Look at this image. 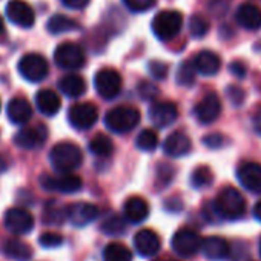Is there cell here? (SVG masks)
Returning a JSON list of instances; mask_svg holds the SVG:
<instances>
[{
  "instance_id": "cell-1",
  "label": "cell",
  "mask_w": 261,
  "mask_h": 261,
  "mask_svg": "<svg viewBox=\"0 0 261 261\" xmlns=\"http://www.w3.org/2000/svg\"><path fill=\"white\" fill-rule=\"evenodd\" d=\"M214 211L220 218L235 221L244 215L246 200L238 189L227 186L218 192V195L214 201Z\"/></svg>"
},
{
  "instance_id": "cell-2",
  "label": "cell",
  "mask_w": 261,
  "mask_h": 261,
  "mask_svg": "<svg viewBox=\"0 0 261 261\" xmlns=\"http://www.w3.org/2000/svg\"><path fill=\"white\" fill-rule=\"evenodd\" d=\"M49 162L59 174H71L75 171L82 162L83 154L82 149L72 142H60L49 152Z\"/></svg>"
},
{
  "instance_id": "cell-3",
  "label": "cell",
  "mask_w": 261,
  "mask_h": 261,
  "mask_svg": "<svg viewBox=\"0 0 261 261\" xmlns=\"http://www.w3.org/2000/svg\"><path fill=\"white\" fill-rule=\"evenodd\" d=\"M140 123V111L134 106H117L105 115V124L115 134L130 133Z\"/></svg>"
},
{
  "instance_id": "cell-4",
  "label": "cell",
  "mask_w": 261,
  "mask_h": 261,
  "mask_svg": "<svg viewBox=\"0 0 261 261\" xmlns=\"http://www.w3.org/2000/svg\"><path fill=\"white\" fill-rule=\"evenodd\" d=\"M183 27V16L178 11H160L152 20V33L162 42H169L178 36Z\"/></svg>"
},
{
  "instance_id": "cell-5",
  "label": "cell",
  "mask_w": 261,
  "mask_h": 261,
  "mask_svg": "<svg viewBox=\"0 0 261 261\" xmlns=\"http://www.w3.org/2000/svg\"><path fill=\"white\" fill-rule=\"evenodd\" d=\"M54 62L62 69L75 71L85 66L86 56L80 45L74 42H63L54 51Z\"/></svg>"
},
{
  "instance_id": "cell-6",
  "label": "cell",
  "mask_w": 261,
  "mask_h": 261,
  "mask_svg": "<svg viewBox=\"0 0 261 261\" xmlns=\"http://www.w3.org/2000/svg\"><path fill=\"white\" fill-rule=\"evenodd\" d=\"M17 68H19L20 75L31 83H39V82L45 80L49 72V65H48L46 59L36 53L25 54L19 60Z\"/></svg>"
},
{
  "instance_id": "cell-7",
  "label": "cell",
  "mask_w": 261,
  "mask_h": 261,
  "mask_svg": "<svg viewBox=\"0 0 261 261\" xmlns=\"http://www.w3.org/2000/svg\"><path fill=\"white\" fill-rule=\"evenodd\" d=\"M94 86L97 94L105 100H114L120 92L123 86V80L118 71L112 68H103L100 69L94 77Z\"/></svg>"
},
{
  "instance_id": "cell-8",
  "label": "cell",
  "mask_w": 261,
  "mask_h": 261,
  "mask_svg": "<svg viewBox=\"0 0 261 261\" xmlns=\"http://www.w3.org/2000/svg\"><path fill=\"white\" fill-rule=\"evenodd\" d=\"M82 178L75 174H45L40 177V186L45 191L60 192V194H75L82 189Z\"/></svg>"
},
{
  "instance_id": "cell-9",
  "label": "cell",
  "mask_w": 261,
  "mask_h": 261,
  "mask_svg": "<svg viewBox=\"0 0 261 261\" xmlns=\"http://www.w3.org/2000/svg\"><path fill=\"white\" fill-rule=\"evenodd\" d=\"M201 243H203V240L198 235V232H195L194 229H189V227H183V229L177 230L171 241L174 252L183 258L195 255L201 249Z\"/></svg>"
},
{
  "instance_id": "cell-10",
  "label": "cell",
  "mask_w": 261,
  "mask_h": 261,
  "mask_svg": "<svg viewBox=\"0 0 261 261\" xmlns=\"http://www.w3.org/2000/svg\"><path fill=\"white\" fill-rule=\"evenodd\" d=\"M48 140V127L43 123H39L36 126H25L14 136V143L20 149H37L45 145Z\"/></svg>"
},
{
  "instance_id": "cell-11",
  "label": "cell",
  "mask_w": 261,
  "mask_h": 261,
  "mask_svg": "<svg viewBox=\"0 0 261 261\" xmlns=\"http://www.w3.org/2000/svg\"><path fill=\"white\" fill-rule=\"evenodd\" d=\"M68 120L71 126L75 129H80V130L89 129L98 120V109L94 103H89V101L75 103L68 111Z\"/></svg>"
},
{
  "instance_id": "cell-12",
  "label": "cell",
  "mask_w": 261,
  "mask_h": 261,
  "mask_svg": "<svg viewBox=\"0 0 261 261\" xmlns=\"http://www.w3.org/2000/svg\"><path fill=\"white\" fill-rule=\"evenodd\" d=\"M98 207L92 203L77 201L65 207V218L75 227H85L98 218Z\"/></svg>"
},
{
  "instance_id": "cell-13",
  "label": "cell",
  "mask_w": 261,
  "mask_h": 261,
  "mask_svg": "<svg viewBox=\"0 0 261 261\" xmlns=\"http://www.w3.org/2000/svg\"><path fill=\"white\" fill-rule=\"evenodd\" d=\"M5 227L14 235H25L34 229V217L23 207H11L5 212Z\"/></svg>"
},
{
  "instance_id": "cell-14",
  "label": "cell",
  "mask_w": 261,
  "mask_h": 261,
  "mask_svg": "<svg viewBox=\"0 0 261 261\" xmlns=\"http://www.w3.org/2000/svg\"><path fill=\"white\" fill-rule=\"evenodd\" d=\"M221 114V100L215 92L206 94L194 108V115L201 124L214 123Z\"/></svg>"
},
{
  "instance_id": "cell-15",
  "label": "cell",
  "mask_w": 261,
  "mask_h": 261,
  "mask_svg": "<svg viewBox=\"0 0 261 261\" xmlns=\"http://www.w3.org/2000/svg\"><path fill=\"white\" fill-rule=\"evenodd\" d=\"M178 118V108L172 101H155L149 108V120L154 126L163 129L174 124Z\"/></svg>"
},
{
  "instance_id": "cell-16",
  "label": "cell",
  "mask_w": 261,
  "mask_h": 261,
  "mask_svg": "<svg viewBox=\"0 0 261 261\" xmlns=\"http://www.w3.org/2000/svg\"><path fill=\"white\" fill-rule=\"evenodd\" d=\"M7 17L20 28H31L36 22L34 10L23 0H11L7 5Z\"/></svg>"
},
{
  "instance_id": "cell-17",
  "label": "cell",
  "mask_w": 261,
  "mask_h": 261,
  "mask_svg": "<svg viewBox=\"0 0 261 261\" xmlns=\"http://www.w3.org/2000/svg\"><path fill=\"white\" fill-rule=\"evenodd\" d=\"M237 178L249 192L261 194V165L255 162L243 163L237 171Z\"/></svg>"
},
{
  "instance_id": "cell-18",
  "label": "cell",
  "mask_w": 261,
  "mask_h": 261,
  "mask_svg": "<svg viewBox=\"0 0 261 261\" xmlns=\"http://www.w3.org/2000/svg\"><path fill=\"white\" fill-rule=\"evenodd\" d=\"M123 217L130 224H140L149 217V204L142 197H129L123 204Z\"/></svg>"
},
{
  "instance_id": "cell-19",
  "label": "cell",
  "mask_w": 261,
  "mask_h": 261,
  "mask_svg": "<svg viewBox=\"0 0 261 261\" xmlns=\"http://www.w3.org/2000/svg\"><path fill=\"white\" fill-rule=\"evenodd\" d=\"M134 246L142 256H154L162 247V240L154 230L142 229L134 237Z\"/></svg>"
},
{
  "instance_id": "cell-20",
  "label": "cell",
  "mask_w": 261,
  "mask_h": 261,
  "mask_svg": "<svg viewBox=\"0 0 261 261\" xmlns=\"http://www.w3.org/2000/svg\"><path fill=\"white\" fill-rule=\"evenodd\" d=\"M237 23L249 31H256L261 28V8L253 4H243L235 13Z\"/></svg>"
},
{
  "instance_id": "cell-21",
  "label": "cell",
  "mask_w": 261,
  "mask_h": 261,
  "mask_svg": "<svg viewBox=\"0 0 261 261\" xmlns=\"http://www.w3.org/2000/svg\"><path fill=\"white\" fill-rule=\"evenodd\" d=\"M191 148H192L191 139L186 134L180 133V130L172 133L163 143L165 154L169 155V157H174V159H178V157H183V155L189 154Z\"/></svg>"
},
{
  "instance_id": "cell-22",
  "label": "cell",
  "mask_w": 261,
  "mask_h": 261,
  "mask_svg": "<svg viewBox=\"0 0 261 261\" xmlns=\"http://www.w3.org/2000/svg\"><path fill=\"white\" fill-rule=\"evenodd\" d=\"M7 115L14 124H27L33 117V108L23 97H14L7 106Z\"/></svg>"
},
{
  "instance_id": "cell-23",
  "label": "cell",
  "mask_w": 261,
  "mask_h": 261,
  "mask_svg": "<svg viewBox=\"0 0 261 261\" xmlns=\"http://www.w3.org/2000/svg\"><path fill=\"white\" fill-rule=\"evenodd\" d=\"M201 250L204 256L211 261H221L230 255L229 243L221 237H207L201 243Z\"/></svg>"
},
{
  "instance_id": "cell-24",
  "label": "cell",
  "mask_w": 261,
  "mask_h": 261,
  "mask_svg": "<svg viewBox=\"0 0 261 261\" xmlns=\"http://www.w3.org/2000/svg\"><path fill=\"white\" fill-rule=\"evenodd\" d=\"M36 106L43 115L54 117L62 108V100L53 89H40L36 94Z\"/></svg>"
},
{
  "instance_id": "cell-25",
  "label": "cell",
  "mask_w": 261,
  "mask_h": 261,
  "mask_svg": "<svg viewBox=\"0 0 261 261\" xmlns=\"http://www.w3.org/2000/svg\"><path fill=\"white\" fill-rule=\"evenodd\" d=\"M192 65H194L197 72L209 77V75H215L220 71L221 59L215 53H212V51H200L195 56Z\"/></svg>"
},
{
  "instance_id": "cell-26",
  "label": "cell",
  "mask_w": 261,
  "mask_h": 261,
  "mask_svg": "<svg viewBox=\"0 0 261 261\" xmlns=\"http://www.w3.org/2000/svg\"><path fill=\"white\" fill-rule=\"evenodd\" d=\"M57 86L66 97H71V98H79L86 92V82L82 75H77V74L63 75L59 80Z\"/></svg>"
},
{
  "instance_id": "cell-27",
  "label": "cell",
  "mask_w": 261,
  "mask_h": 261,
  "mask_svg": "<svg viewBox=\"0 0 261 261\" xmlns=\"http://www.w3.org/2000/svg\"><path fill=\"white\" fill-rule=\"evenodd\" d=\"M4 253L17 261H28L33 256V249L22 240L11 238L4 244Z\"/></svg>"
},
{
  "instance_id": "cell-28",
  "label": "cell",
  "mask_w": 261,
  "mask_h": 261,
  "mask_svg": "<svg viewBox=\"0 0 261 261\" xmlns=\"http://www.w3.org/2000/svg\"><path fill=\"white\" fill-rule=\"evenodd\" d=\"M79 28V23L68 17V16H63V14H54L48 19V23H46V30L48 33L54 34V36H59V34H65V33H69V31H74Z\"/></svg>"
},
{
  "instance_id": "cell-29",
  "label": "cell",
  "mask_w": 261,
  "mask_h": 261,
  "mask_svg": "<svg viewBox=\"0 0 261 261\" xmlns=\"http://www.w3.org/2000/svg\"><path fill=\"white\" fill-rule=\"evenodd\" d=\"M105 261H133V252L121 243H109L103 250Z\"/></svg>"
},
{
  "instance_id": "cell-30",
  "label": "cell",
  "mask_w": 261,
  "mask_h": 261,
  "mask_svg": "<svg viewBox=\"0 0 261 261\" xmlns=\"http://www.w3.org/2000/svg\"><path fill=\"white\" fill-rule=\"evenodd\" d=\"M89 151L94 155H97V157L106 159V157H111L112 155V152H114V143H112V140L108 136L98 134V136H95L89 142Z\"/></svg>"
},
{
  "instance_id": "cell-31",
  "label": "cell",
  "mask_w": 261,
  "mask_h": 261,
  "mask_svg": "<svg viewBox=\"0 0 261 261\" xmlns=\"http://www.w3.org/2000/svg\"><path fill=\"white\" fill-rule=\"evenodd\" d=\"M101 230L111 237H121L126 232V220L118 215H109L103 220Z\"/></svg>"
},
{
  "instance_id": "cell-32",
  "label": "cell",
  "mask_w": 261,
  "mask_h": 261,
  "mask_svg": "<svg viewBox=\"0 0 261 261\" xmlns=\"http://www.w3.org/2000/svg\"><path fill=\"white\" fill-rule=\"evenodd\" d=\"M136 146L143 152H152L159 146V136L152 129H143L137 136Z\"/></svg>"
},
{
  "instance_id": "cell-33",
  "label": "cell",
  "mask_w": 261,
  "mask_h": 261,
  "mask_svg": "<svg viewBox=\"0 0 261 261\" xmlns=\"http://www.w3.org/2000/svg\"><path fill=\"white\" fill-rule=\"evenodd\" d=\"M214 181V174L207 166H198L191 175V185L195 189H203L211 186Z\"/></svg>"
},
{
  "instance_id": "cell-34",
  "label": "cell",
  "mask_w": 261,
  "mask_h": 261,
  "mask_svg": "<svg viewBox=\"0 0 261 261\" xmlns=\"http://www.w3.org/2000/svg\"><path fill=\"white\" fill-rule=\"evenodd\" d=\"M209 28H211L209 22L200 14H194L189 20V31H191V36L195 39L204 37L209 33Z\"/></svg>"
},
{
  "instance_id": "cell-35",
  "label": "cell",
  "mask_w": 261,
  "mask_h": 261,
  "mask_svg": "<svg viewBox=\"0 0 261 261\" xmlns=\"http://www.w3.org/2000/svg\"><path fill=\"white\" fill-rule=\"evenodd\" d=\"M195 68L192 62H183L177 71V83L181 86H192L195 82Z\"/></svg>"
},
{
  "instance_id": "cell-36",
  "label": "cell",
  "mask_w": 261,
  "mask_h": 261,
  "mask_svg": "<svg viewBox=\"0 0 261 261\" xmlns=\"http://www.w3.org/2000/svg\"><path fill=\"white\" fill-rule=\"evenodd\" d=\"M123 4L133 13H145L155 5V0H123Z\"/></svg>"
},
{
  "instance_id": "cell-37",
  "label": "cell",
  "mask_w": 261,
  "mask_h": 261,
  "mask_svg": "<svg viewBox=\"0 0 261 261\" xmlns=\"http://www.w3.org/2000/svg\"><path fill=\"white\" fill-rule=\"evenodd\" d=\"M39 243L45 249H54V247H59L63 243V237L60 233H57V232H45V233L40 235Z\"/></svg>"
},
{
  "instance_id": "cell-38",
  "label": "cell",
  "mask_w": 261,
  "mask_h": 261,
  "mask_svg": "<svg viewBox=\"0 0 261 261\" xmlns=\"http://www.w3.org/2000/svg\"><path fill=\"white\" fill-rule=\"evenodd\" d=\"M148 69H149L151 75H152L155 80H165L166 75H168V71H169L168 65H166L165 62H160V60H152V62H149Z\"/></svg>"
},
{
  "instance_id": "cell-39",
  "label": "cell",
  "mask_w": 261,
  "mask_h": 261,
  "mask_svg": "<svg viewBox=\"0 0 261 261\" xmlns=\"http://www.w3.org/2000/svg\"><path fill=\"white\" fill-rule=\"evenodd\" d=\"M139 92L145 100H154L159 95V89L155 85L149 83V82H142L139 85Z\"/></svg>"
},
{
  "instance_id": "cell-40",
  "label": "cell",
  "mask_w": 261,
  "mask_h": 261,
  "mask_svg": "<svg viewBox=\"0 0 261 261\" xmlns=\"http://www.w3.org/2000/svg\"><path fill=\"white\" fill-rule=\"evenodd\" d=\"M226 94H227L229 100H230L235 106L243 105V101H244V91H243L241 88H238V86H227Z\"/></svg>"
},
{
  "instance_id": "cell-41",
  "label": "cell",
  "mask_w": 261,
  "mask_h": 261,
  "mask_svg": "<svg viewBox=\"0 0 261 261\" xmlns=\"http://www.w3.org/2000/svg\"><path fill=\"white\" fill-rule=\"evenodd\" d=\"M203 145L211 149H218L224 145V137L221 134H209L203 139Z\"/></svg>"
},
{
  "instance_id": "cell-42",
  "label": "cell",
  "mask_w": 261,
  "mask_h": 261,
  "mask_svg": "<svg viewBox=\"0 0 261 261\" xmlns=\"http://www.w3.org/2000/svg\"><path fill=\"white\" fill-rule=\"evenodd\" d=\"M62 4H63L66 8H69V10H77V11H80V10H83V8L88 7L89 0H62Z\"/></svg>"
},
{
  "instance_id": "cell-43",
  "label": "cell",
  "mask_w": 261,
  "mask_h": 261,
  "mask_svg": "<svg viewBox=\"0 0 261 261\" xmlns=\"http://www.w3.org/2000/svg\"><path fill=\"white\" fill-rule=\"evenodd\" d=\"M230 72L238 79H244L246 77V66L241 62H233V63H230Z\"/></svg>"
},
{
  "instance_id": "cell-44",
  "label": "cell",
  "mask_w": 261,
  "mask_h": 261,
  "mask_svg": "<svg viewBox=\"0 0 261 261\" xmlns=\"http://www.w3.org/2000/svg\"><path fill=\"white\" fill-rule=\"evenodd\" d=\"M252 124H253V129L261 136V108L253 114V117H252Z\"/></svg>"
},
{
  "instance_id": "cell-45",
  "label": "cell",
  "mask_w": 261,
  "mask_h": 261,
  "mask_svg": "<svg viewBox=\"0 0 261 261\" xmlns=\"http://www.w3.org/2000/svg\"><path fill=\"white\" fill-rule=\"evenodd\" d=\"M253 217L258 220V221H261V200L255 204V207H253Z\"/></svg>"
},
{
  "instance_id": "cell-46",
  "label": "cell",
  "mask_w": 261,
  "mask_h": 261,
  "mask_svg": "<svg viewBox=\"0 0 261 261\" xmlns=\"http://www.w3.org/2000/svg\"><path fill=\"white\" fill-rule=\"evenodd\" d=\"M8 169V163L5 162V159L0 155V174H4Z\"/></svg>"
},
{
  "instance_id": "cell-47",
  "label": "cell",
  "mask_w": 261,
  "mask_h": 261,
  "mask_svg": "<svg viewBox=\"0 0 261 261\" xmlns=\"http://www.w3.org/2000/svg\"><path fill=\"white\" fill-rule=\"evenodd\" d=\"M4 30H5V23H4V19L0 17V34L4 33Z\"/></svg>"
},
{
  "instance_id": "cell-48",
  "label": "cell",
  "mask_w": 261,
  "mask_h": 261,
  "mask_svg": "<svg viewBox=\"0 0 261 261\" xmlns=\"http://www.w3.org/2000/svg\"><path fill=\"white\" fill-rule=\"evenodd\" d=\"M155 261H175V259H166L165 258V259H155Z\"/></svg>"
},
{
  "instance_id": "cell-49",
  "label": "cell",
  "mask_w": 261,
  "mask_h": 261,
  "mask_svg": "<svg viewBox=\"0 0 261 261\" xmlns=\"http://www.w3.org/2000/svg\"><path fill=\"white\" fill-rule=\"evenodd\" d=\"M259 255H261V240H259Z\"/></svg>"
},
{
  "instance_id": "cell-50",
  "label": "cell",
  "mask_w": 261,
  "mask_h": 261,
  "mask_svg": "<svg viewBox=\"0 0 261 261\" xmlns=\"http://www.w3.org/2000/svg\"><path fill=\"white\" fill-rule=\"evenodd\" d=\"M0 106H2V103H0Z\"/></svg>"
}]
</instances>
